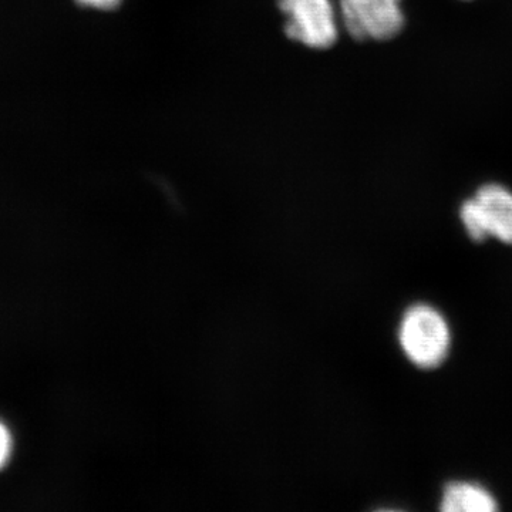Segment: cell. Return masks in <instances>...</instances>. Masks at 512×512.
Segmentation results:
<instances>
[{"instance_id":"52a82bcc","label":"cell","mask_w":512,"mask_h":512,"mask_svg":"<svg viewBox=\"0 0 512 512\" xmlns=\"http://www.w3.org/2000/svg\"><path fill=\"white\" fill-rule=\"evenodd\" d=\"M80 5L99 10H113L119 8L123 0H77Z\"/></svg>"},{"instance_id":"5b68a950","label":"cell","mask_w":512,"mask_h":512,"mask_svg":"<svg viewBox=\"0 0 512 512\" xmlns=\"http://www.w3.org/2000/svg\"><path fill=\"white\" fill-rule=\"evenodd\" d=\"M444 512H494L498 510L494 495L477 483L453 481L447 484L441 498Z\"/></svg>"},{"instance_id":"7a4b0ae2","label":"cell","mask_w":512,"mask_h":512,"mask_svg":"<svg viewBox=\"0 0 512 512\" xmlns=\"http://www.w3.org/2000/svg\"><path fill=\"white\" fill-rule=\"evenodd\" d=\"M460 220L473 241L495 238L512 245V191L498 183L481 185L461 204Z\"/></svg>"},{"instance_id":"6da1fadb","label":"cell","mask_w":512,"mask_h":512,"mask_svg":"<svg viewBox=\"0 0 512 512\" xmlns=\"http://www.w3.org/2000/svg\"><path fill=\"white\" fill-rule=\"evenodd\" d=\"M399 340L404 355L413 365L431 370L443 365L447 359L451 333L446 318L436 308L417 303L404 313Z\"/></svg>"},{"instance_id":"3957f363","label":"cell","mask_w":512,"mask_h":512,"mask_svg":"<svg viewBox=\"0 0 512 512\" xmlns=\"http://www.w3.org/2000/svg\"><path fill=\"white\" fill-rule=\"evenodd\" d=\"M403 0H338L340 22L357 42H389L406 28Z\"/></svg>"},{"instance_id":"ba28073f","label":"cell","mask_w":512,"mask_h":512,"mask_svg":"<svg viewBox=\"0 0 512 512\" xmlns=\"http://www.w3.org/2000/svg\"><path fill=\"white\" fill-rule=\"evenodd\" d=\"M467 2H470V0H467Z\"/></svg>"},{"instance_id":"277c9868","label":"cell","mask_w":512,"mask_h":512,"mask_svg":"<svg viewBox=\"0 0 512 512\" xmlns=\"http://www.w3.org/2000/svg\"><path fill=\"white\" fill-rule=\"evenodd\" d=\"M285 35L311 49H330L339 37L338 8L332 0H278Z\"/></svg>"},{"instance_id":"8992f818","label":"cell","mask_w":512,"mask_h":512,"mask_svg":"<svg viewBox=\"0 0 512 512\" xmlns=\"http://www.w3.org/2000/svg\"><path fill=\"white\" fill-rule=\"evenodd\" d=\"M10 454H12V436L8 427L0 421V468L8 464Z\"/></svg>"}]
</instances>
